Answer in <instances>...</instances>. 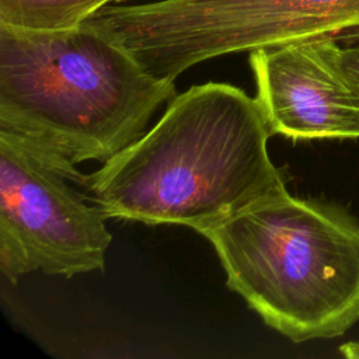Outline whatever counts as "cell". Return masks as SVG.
Returning <instances> with one entry per match:
<instances>
[{
  "label": "cell",
  "mask_w": 359,
  "mask_h": 359,
  "mask_svg": "<svg viewBox=\"0 0 359 359\" xmlns=\"http://www.w3.org/2000/svg\"><path fill=\"white\" fill-rule=\"evenodd\" d=\"M271 136L255 97L227 83L192 86L151 129L87 175L86 189L107 217L203 236L286 188L268 153Z\"/></svg>",
  "instance_id": "obj_1"
},
{
  "label": "cell",
  "mask_w": 359,
  "mask_h": 359,
  "mask_svg": "<svg viewBox=\"0 0 359 359\" xmlns=\"http://www.w3.org/2000/svg\"><path fill=\"white\" fill-rule=\"evenodd\" d=\"M174 81L83 22L28 31L0 25V129L77 165L105 163L147 132Z\"/></svg>",
  "instance_id": "obj_2"
},
{
  "label": "cell",
  "mask_w": 359,
  "mask_h": 359,
  "mask_svg": "<svg viewBox=\"0 0 359 359\" xmlns=\"http://www.w3.org/2000/svg\"><path fill=\"white\" fill-rule=\"evenodd\" d=\"M240 294L293 342L331 339L359 321V222L282 188L203 234Z\"/></svg>",
  "instance_id": "obj_3"
},
{
  "label": "cell",
  "mask_w": 359,
  "mask_h": 359,
  "mask_svg": "<svg viewBox=\"0 0 359 359\" xmlns=\"http://www.w3.org/2000/svg\"><path fill=\"white\" fill-rule=\"evenodd\" d=\"M86 22L174 81L212 57L345 35L359 27V0H160L104 6Z\"/></svg>",
  "instance_id": "obj_4"
},
{
  "label": "cell",
  "mask_w": 359,
  "mask_h": 359,
  "mask_svg": "<svg viewBox=\"0 0 359 359\" xmlns=\"http://www.w3.org/2000/svg\"><path fill=\"white\" fill-rule=\"evenodd\" d=\"M74 164L0 129V271L72 278L102 271L112 241L105 213Z\"/></svg>",
  "instance_id": "obj_5"
},
{
  "label": "cell",
  "mask_w": 359,
  "mask_h": 359,
  "mask_svg": "<svg viewBox=\"0 0 359 359\" xmlns=\"http://www.w3.org/2000/svg\"><path fill=\"white\" fill-rule=\"evenodd\" d=\"M337 38L250 52L255 100L272 135L292 140L359 139V95L339 63Z\"/></svg>",
  "instance_id": "obj_6"
},
{
  "label": "cell",
  "mask_w": 359,
  "mask_h": 359,
  "mask_svg": "<svg viewBox=\"0 0 359 359\" xmlns=\"http://www.w3.org/2000/svg\"><path fill=\"white\" fill-rule=\"evenodd\" d=\"M112 0H0V25L28 31L74 28Z\"/></svg>",
  "instance_id": "obj_7"
},
{
  "label": "cell",
  "mask_w": 359,
  "mask_h": 359,
  "mask_svg": "<svg viewBox=\"0 0 359 359\" xmlns=\"http://www.w3.org/2000/svg\"><path fill=\"white\" fill-rule=\"evenodd\" d=\"M341 67L359 95V35L345 39V45L339 46Z\"/></svg>",
  "instance_id": "obj_8"
},
{
  "label": "cell",
  "mask_w": 359,
  "mask_h": 359,
  "mask_svg": "<svg viewBox=\"0 0 359 359\" xmlns=\"http://www.w3.org/2000/svg\"><path fill=\"white\" fill-rule=\"evenodd\" d=\"M339 351L349 359H359V342H346L339 346Z\"/></svg>",
  "instance_id": "obj_9"
},
{
  "label": "cell",
  "mask_w": 359,
  "mask_h": 359,
  "mask_svg": "<svg viewBox=\"0 0 359 359\" xmlns=\"http://www.w3.org/2000/svg\"><path fill=\"white\" fill-rule=\"evenodd\" d=\"M112 1H119V0H112Z\"/></svg>",
  "instance_id": "obj_10"
}]
</instances>
